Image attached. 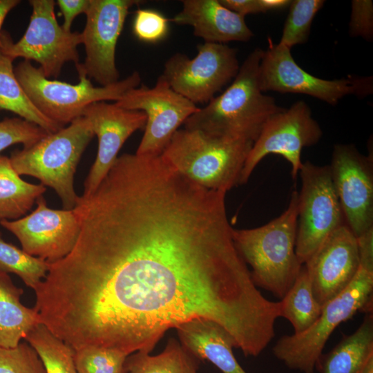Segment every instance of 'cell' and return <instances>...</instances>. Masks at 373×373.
I'll return each instance as SVG.
<instances>
[{
	"instance_id": "33",
	"label": "cell",
	"mask_w": 373,
	"mask_h": 373,
	"mask_svg": "<svg viewBox=\"0 0 373 373\" xmlns=\"http://www.w3.org/2000/svg\"><path fill=\"white\" fill-rule=\"evenodd\" d=\"M169 22V19L155 10L140 8L135 12L133 31L140 41L156 43L167 35Z\"/></svg>"
},
{
	"instance_id": "19",
	"label": "cell",
	"mask_w": 373,
	"mask_h": 373,
	"mask_svg": "<svg viewBox=\"0 0 373 373\" xmlns=\"http://www.w3.org/2000/svg\"><path fill=\"white\" fill-rule=\"evenodd\" d=\"M182 3V10L169 21L193 27L194 35L204 42H247L254 36L245 17L227 8L220 0H183Z\"/></svg>"
},
{
	"instance_id": "23",
	"label": "cell",
	"mask_w": 373,
	"mask_h": 373,
	"mask_svg": "<svg viewBox=\"0 0 373 373\" xmlns=\"http://www.w3.org/2000/svg\"><path fill=\"white\" fill-rule=\"evenodd\" d=\"M46 188L27 182L15 171L10 157L0 155V222L27 213Z\"/></svg>"
},
{
	"instance_id": "1",
	"label": "cell",
	"mask_w": 373,
	"mask_h": 373,
	"mask_svg": "<svg viewBox=\"0 0 373 373\" xmlns=\"http://www.w3.org/2000/svg\"><path fill=\"white\" fill-rule=\"evenodd\" d=\"M227 192L184 176L161 155L119 156L73 209L70 252L35 289L41 323L74 350L151 353L170 329L213 321L245 356L275 334L266 298L234 243Z\"/></svg>"
},
{
	"instance_id": "4",
	"label": "cell",
	"mask_w": 373,
	"mask_h": 373,
	"mask_svg": "<svg viewBox=\"0 0 373 373\" xmlns=\"http://www.w3.org/2000/svg\"><path fill=\"white\" fill-rule=\"evenodd\" d=\"M253 142L179 128L162 155L180 173L211 190L227 192L240 185Z\"/></svg>"
},
{
	"instance_id": "9",
	"label": "cell",
	"mask_w": 373,
	"mask_h": 373,
	"mask_svg": "<svg viewBox=\"0 0 373 373\" xmlns=\"http://www.w3.org/2000/svg\"><path fill=\"white\" fill-rule=\"evenodd\" d=\"M298 175L296 254L304 265L324 240L345 224L329 165L303 162Z\"/></svg>"
},
{
	"instance_id": "5",
	"label": "cell",
	"mask_w": 373,
	"mask_h": 373,
	"mask_svg": "<svg viewBox=\"0 0 373 373\" xmlns=\"http://www.w3.org/2000/svg\"><path fill=\"white\" fill-rule=\"evenodd\" d=\"M94 135L90 121L82 116L32 146L15 150L10 162L19 175L32 176L53 189L64 209H73L79 198L74 189V175Z\"/></svg>"
},
{
	"instance_id": "11",
	"label": "cell",
	"mask_w": 373,
	"mask_h": 373,
	"mask_svg": "<svg viewBox=\"0 0 373 373\" xmlns=\"http://www.w3.org/2000/svg\"><path fill=\"white\" fill-rule=\"evenodd\" d=\"M322 135L320 125L304 101L284 108L267 120L254 142L241 173L240 185L248 182L257 165L269 154L285 159L295 180L303 164L302 149L318 143Z\"/></svg>"
},
{
	"instance_id": "22",
	"label": "cell",
	"mask_w": 373,
	"mask_h": 373,
	"mask_svg": "<svg viewBox=\"0 0 373 373\" xmlns=\"http://www.w3.org/2000/svg\"><path fill=\"white\" fill-rule=\"evenodd\" d=\"M373 355V315L367 313L362 323L345 335L328 353L319 357L316 369L320 373H361Z\"/></svg>"
},
{
	"instance_id": "8",
	"label": "cell",
	"mask_w": 373,
	"mask_h": 373,
	"mask_svg": "<svg viewBox=\"0 0 373 373\" xmlns=\"http://www.w3.org/2000/svg\"><path fill=\"white\" fill-rule=\"evenodd\" d=\"M29 2L32 11L25 33L14 43L8 32H1L0 50L12 60H33L46 77L57 78L66 62L79 64L77 46L82 44V33L66 31L58 23L53 0Z\"/></svg>"
},
{
	"instance_id": "25",
	"label": "cell",
	"mask_w": 373,
	"mask_h": 373,
	"mask_svg": "<svg viewBox=\"0 0 373 373\" xmlns=\"http://www.w3.org/2000/svg\"><path fill=\"white\" fill-rule=\"evenodd\" d=\"M198 361L177 339L171 338L161 353L136 352L127 357L125 366L127 373H198Z\"/></svg>"
},
{
	"instance_id": "20",
	"label": "cell",
	"mask_w": 373,
	"mask_h": 373,
	"mask_svg": "<svg viewBox=\"0 0 373 373\" xmlns=\"http://www.w3.org/2000/svg\"><path fill=\"white\" fill-rule=\"evenodd\" d=\"M181 345L198 360H207L222 373H247L233 353L236 343L217 323L195 318L176 328Z\"/></svg>"
},
{
	"instance_id": "17",
	"label": "cell",
	"mask_w": 373,
	"mask_h": 373,
	"mask_svg": "<svg viewBox=\"0 0 373 373\" xmlns=\"http://www.w3.org/2000/svg\"><path fill=\"white\" fill-rule=\"evenodd\" d=\"M83 116L90 121L98 138L97 156L81 196L87 198L106 176L126 140L134 132L145 127L146 116L142 111L126 109L106 102L90 104L84 111Z\"/></svg>"
},
{
	"instance_id": "24",
	"label": "cell",
	"mask_w": 373,
	"mask_h": 373,
	"mask_svg": "<svg viewBox=\"0 0 373 373\" xmlns=\"http://www.w3.org/2000/svg\"><path fill=\"white\" fill-rule=\"evenodd\" d=\"M12 62L0 50V110L17 114L48 134L64 128L45 116L32 104L15 75Z\"/></svg>"
},
{
	"instance_id": "29",
	"label": "cell",
	"mask_w": 373,
	"mask_h": 373,
	"mask_svg": "<svg viewBox=\"0 0 373 373\" xmlns=\"http://www.w3.org/2000/svg\"><path fill=\"white\" fill-rule=\"evenodd\" d=\"M324 3L323 0L291 1L279 44L291 49L307 42L312 21Z\"/></svg>"
},
{
	"instance_id": "30",
	"label": "cell",
	"mask_w": 373,
	"mask_h": 373,
	"mask_svg": "<svg viewBox=\"0 0 373 373\" xmlns=\"http://www.w3.org/2000/svg\"><path fill=\"white\" fill-rule=\"evenodd\" d=\"M128 355L115 349L86 347L74 350V361L78 373H127Z\"/></svg>"
},
{
	"instance_id": "21",
	"label": "cell",
	"mask_w": 373,
	"mask_h": 373,
	"mask_svg": "<svg viewBox=\"0 0 373 373\" xmlns=\"http://www.w3.org/2000/svg\"><path fill=\"white\" fill-rule=\"evenodd\" d=\"M23 292L8 274L0 271V347H17L41 323L35 309L21 303Z\"/></svg>"
},
{
	"instance_id": "13",
	"label": "cell",
	"mask_w": 373,
	"mask_h": 373,
	"mask_svg": "<svg viewBox=\"0 0 373 373\" xmlns=\"http://www.w3.org/2000/svg\"><path fill=\"white\" fill-rule=\"evenodd\" d=\"M139 0H90L86 21L82 33L85 49L83 63L75 66L101 86L118 82L115 50L129 9L139 5Z\"/></svg>"
},
{
	"instance_id": "35",
	"label": "cell",
	"mask_w": 373,
	"mask_h": 373,
	"mask_svg": "<svg viewBox=\"0 0 373 373\" xmlns=\"http://www.w3.org/2000/svg\"><path fill=\"white\" fill-rule=\"evenodd\" d=\"M90 0H57L59 6L64 17L62 28L68 32L71 31V26L75 18L86 13L89 6Z\"/></svg>"
},
{
	"instance_id": "14",
	"label": "cell",
	"mask_w": 373,
	"mask_h": 373,
	"mask_svg": "<svg viewBox=\"0 0 373 373\" xmlns=\"http://www.w3.org/2000/svg\"><path fill=\"white\" fill-rule=\"evenodd\" d=\"M345 224L356 238L373 228V160L353 144L334 146L329 164Z\"/></svg>"
},
{
	"instance_id": "7",
	"label": "cell",
	"mask_w": 373,
	"mask_h": 373,
	"mask_svg": "<svg viewBox=\"0 0 373 373\" xmlns=\"http://www.w3.org/2000/svg\"><path fill=\"white\" fill-rule=\"evenodd\" d=\"M15 75L32 104L45 116L65 127L82 117L85 108L97 102L120 99L141 82L137 71L125 79L106 86H95L82 72L79 82L71 84L46 77L39 68L23 60L14 68Z\"/></svg>"
},
{
	"instance_id": "2",
	"label": "cell",
	"mask_w": 373,
	"mask_h": 373,
	"mask_svg": "<svg viewBox=\"0 0 373 373\" xmlns=\"http://www.w3.org/2000/svg\"><path fill=\"white\" fill-rule=\"evenodd\" d=\"M263 53L259 48L253 50L231 85L191 115L184 128L254 143L267 120L284 109L260 90L258 75Z\"/></svg>"
},
{
	"instance_id": "34",
	"label": "cell",
	"mask_w": 373,
	"mask_h": 373,
	"mask_svg": "<svg viewBox=\"0 0 373 373\" xmlns=\"http://www.w3.org/2000/svg\"><path fill=\"white\" fill-rule=\"evenodd\" d=\"M350 34L370 41L373 37V3L370 0H354L350 21Z\"/></svg>"
},
{
	"instance_id": "31",
	"label": "cell",
	"mask_w": 373,
	"mask_h": 373,
	"mask_svg": "<svg viewBox=\"0 0 373 373\" xmlns=\"http://www.w3.org/2000/svg\"><path fill=\"white\" fill-rule=\"evenodd\" d=\"M0 373H46L35 349L26 342L12 348L0 347Z\"/></svg>"
},
{
	"instance_id": "18",
	"label": "cell",
	"mask_w": 373,
	"mask_h": 373,
	"mask_svg": "<svg viewBox=\"0 0 373 373\" xmlns=\"http://www.w3.org/2000/svg\"><path fill=\"white\" fill-rule=\"evenodd\" d=\"M303 265L309 277L314 296L323 306L342 292L359 269L356 236L345 224L341 225Z\"/></svg>"
},
{
	"instance_id": "38",
	"label": "cell",
	"mask_w": 373,
	"mask_h": 373,
	"mask_svg": "<svg viewBox=\"0 0 373 373\" xmlns=\"http://www.w3.org/2000/svg\"><path fill=\"white\" fill-rule=\"evenodd\" d=\"M19 3V0H0V37L1 27L6 16Z\"/></svg>"
},
{
	"instance_id": "28",
	"label": "cell",
	"mask_w": 373,
	"mask_h": 373,
	"mask_svg": "<svg viewBox=\"0 0 373 373\" xmlns=\"http://www.w3.org/2000/svg\"><path fill=\"white\" fill-rule=\"evenodd\" d=\"M48 269L47 262L6 242L0 232V271L17 275L34 290L45 278Z\"/></svg>"
},
{
	"instance_id": "27",
	"label": "cell",
	"mask_w": 373,
	"mask_h": 373,
	"mask_svg": "<svg viewBox=\"0 0 373 373\" xmlns=\"http://www.w3.org/2000/svg\"><path fill=\"white\" fill-rule=\"evenodd\" d=\"M25 340L38 354L46 373H78L73 349L42 323L37 325Z\"/></svg>"
},
{
	"instance_id": "37",
	"label": "cell",
	"mask_w": 373,
	"mask_h": 373,
	"mask_svg": "<svg viewBox=\"0 0 373 373\" xmlns=\"http://www.w3.org/2000/svg\"><path fill=\"white\" fill-rule=\"evenodd\" d=\"M220 2L229 10L243 17L265 12L261 0H220Z\"/></svg>"
},
{
	"instance_id": "10",
	"label": "cell",
	"mask_w": 373,
	"mask_h": 373,
	"mask_svg": "<svg viewBox=\"0 0 373 373\" xmlns=\"http://www.w3.org/2000/svg\"><path fill=\"white\" fill-rule=\"evenodd\" d=\"M193 58L176 52L164 64L162 75L171 88L194 104L209 103L237 75V50L227 44L204 42Z\"/></svg>"
},
{
	"instance_id": "12",
	"label": "cell",
	"mask_w": 373,
	"mask_h": 373,
	"mask_svg": "<svg viewBox=\"0 0 373 373\" xmlns=\"http://www.w3.org/2000/svg\"><path fill=\"white\" fill-rule=\"evenodd\" d=\"M115 103L145 113L144 133L135 154L146 156L162 155L181 124L199 109L174 91L162 75L153 88L143 84L128 90Z\"/></svg>"
},
{
	"instance_id": "6",
	"label": "cell",
	"mask_w": 373,
	"mask_h": 373,
	"mask_svg": "<svg viewBox=\"0 0 373 373\" xmlns=\"http://www.w3.org/2000/svg\"><path fill=\"white\" fill-rule=\"evenodd\" d=\"M373 270L360 266L351 283L322 306L318 319L300 334L281 336L272 348L274 355L288 368L314 373L317 361L329 336L356 313H372Z\"/></svg>"
},
{
	"instance_id": "32",
	"label": "cell",
	"mask_w": 373,
	"mask_h": 373,
	"mask_svg": "<svg viewBox=\"0 0 373 373\" xmlns=\"http://www.w3.org/2000/svg\"><path fill=\"white\" fill-rule=\"evenodd\" d=\"M48 134L21 117L5 118L0 121V152L16 144H22L23 148L31 146Z\"/></svg>"
},
{
	"instance_id": "15",
	"label": "cell",
	"mask_w": 373,
	"mask_h": 373,
	"mask_svg": "<svg viewBox=\"0 0 373 373\" xmlns=\"http://www.w3.org/2000/svg\"><path fill=\"white\" fill-rule=\"evenodd\" d=\"M259 84L262 92L301 93L336 105L350 94L370 90L368 84L349 79L334 80L316 77L300 68L294 61L291 49L280 44H270L264 51L259 66Z\"/></svg>"
},
{
	"instance_id": "3",
	"label": "cell",
	"mask_w": 373,
	"mask_h": 373,
	"mask_svg": "<svg viewBox=\"0 0 373 373\" xmlns=\"http://www.w3.org/2000/svg\"><path fill=\"white\" fill-rule=\"evenodd\" d=\"M298 195L294 190L285 211L268 223L232 230L236 247L250 267L254 284L280 299L303 266L296 254Z\"/></svg>"
},
{
	"instance_id": "36",
	"label": "cell",
	"mask_w": 373,
	"mask_h": 373,
	"mask_svg": "<svg viewBox=\"0 0 373 373\" xmlns=\"http://www.w3.org/2000/svg\"><path fill=\"white\" fill-rule=\"evenodd\" d=\"M360 266L373 270V228L356 238Z\"/></svg>"
},
{
	"instance_id": "39",
	"label": "cell",
	"mask_w": 373,
	"mask_h": 373,
	"mask_svg": "<svg viewBox=\"0 0 373 373\" xmlns=\"http://www.w3.org/2000/svg\"><path fill=\"white\" fill-rule=\"evenodd\" d=\"M265 12L270 10H282L289 6V0H261Z\"/></svg>"
},
{
	"instance_id": "26",
	"label": "cell",
	"mask_w": 373,
	"mask_h": 373,
	"mask_svg": "<svg viewBox=\"0 0 373 373\" xmlns=\"http://www.w3.org/2000/svg\"><path fill=\"white\" fill-rule=\"evenodd\" d=\"M280 302V317L289 321L294 334L305 332L320 317L322 306L314 296L312 283L304 265Z\"/></svg>"
},
{
	"instance_id": "16",
	"label": "cell",
	"mask_w": 373,
	"mask_h": 373,
	"mask_svg": "<svg viewBox=\"0 0 373 373\" xmlns=\"http://www.w3.org/2000/svg\"><path fill=\"white\" fill-rule=\"evenodd\" d=\"M37 208L30 214L14 220H2L0 224L19 240L22 249L48 263L68 255L80 232L73 209H52L40 196Z\"/></svg>"
}]
</instances>
